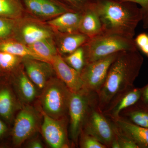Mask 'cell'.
<instances>
[{
  "mask_svg": "<svg viewBox=\"0 0 148 148\" xmlns=\"http://www.w3.org/2000/svg\"><path fill=\"white\" fill-rule=\"evenodd\" d=\"M63 58L68 65L80 73L86 64L82 46L71 54L63 56Z\"/></svg>",
  "mask_w": 148,
  "mask_h": 148,
  "instance_id": "obj_28",
  "label": "cell"
},
{
  "mask_svg": "<svg viewBox=\"0 0 148 148\" xmlns=\"http://www.w3.org/2000/svg\"><path fill=\"white\" fill-rule=\"evenodd\" d=\"M143 61L136 49L123 51L112 63L105 82L96 93L98 107L102 112L117 96L134 87Z\"/></svg>",
  "mask_w": 148,
  "mask_h": 148,
  "instance_id": "obj_1",
  "label": "cell"
},
{
  "mask_svg": "<svg viewBox=\"0 0 148 148\" xmlns=\"http://www.w3.org/2000/svg\"><path fill=\"white\" fill-rule=\"evenodd\" d=\"M10 77L19 101L24 105H29L36 98V86L27 75L23 65L11 73Z\"/></svg>",
  "mask_w": 148,
  "mask_h": 148,
  "instance_id": "obj_12",
  "label": "cell"
},
{
  "mask_svg": "<svg viewBox=\"0 0 148 148\" xmlns=\"http://www.w3.org/2000/svg\"><path fill=\"white\" fill-rule=\"evenodd\" d=\"M5 75L6 74H5L1 70V69H0V78H1V77L4 76H5Z\"/></svg>",
  "mask_w": 148,
  "mask_h": 148,
  "instance_id": "obj_36",
  "label": "cell"
},
{
  "mask_svg": "<svg viewBox=\"0 0 148 148\" xmlns=\"http://www.w3.org/2000/svg\"><path fill=\"white\" fill-rule=\"evenodd\" d=\"M79 32L90 38L95 36L103 32L101 21L98 14L90 6L82 12Z\"/></svg>",
  "mask_w": 148,
  "mask_h": 148,
  "instance_id": "obj_18",
  "label": "cell"
},
{
  "mask_svg": "<svg viewBox=\"0 0 148 148\" xmlns=\"http://www.w3.org/2000/svg\"><path fill=\"white\" fill-rule=\"evenodd\" d=\"M90 38L79 32L73 33L55 32L54 37L56 46L61 56L71 54L88 41Z\"/></svg>",
  "mask_w": 148,
  "mask_h": 148,
  "instance_id": "obj_15",
  "label": "cell"
},
{
  "mask_svg": "<svg viewBox=\"0 0 148 148\" xmlns=\"http://www.w3.org/2000/svg\"><path fill=\"white\" fill-rule=\"evenodd\" d=\"M22 65L30 79L41 90L51 78L56 76L52 64L46 61L23 58Z\"/></svg>",
  "mask_w": 148,
  "mask_h": 148,
  "instance_id": "obj_11",
  "label": "cell"
},
{
  "mask_svg": "<svg viewBox=\"0 0 148 148\" xmlns=\"http://www.w3.org/2000/svg\"><path fill=\"white\" fill-rule=\"evenodd\" d=\"M43 61L51 63L52 59L58 54L54 38L44 39L27 46Z\"/></svg>",
  "mask_w": 148,
  "mask_h": 148,
  "instance_id": "obj_19",
  "label": "cell"
},
{
  "mask_svg": "<svg viewBox=\"0 0 148 148\" xmlns=\"http://www.w3.org/2000/svg\"><path fill=\"white\" fill-rule=\"evenodd\" d=\"M78 144L82 148H107L96 138L83 131L80 134Z\"/></svg>",
  "mask_w": 148,
  "mask_h": 148,
  "instance_id": "obj_29",
  "label": "cell"
},
{
  "mask_svg": "<svg viewBox=\"0 0 148 148\" xmlns=\"http://www.w3.org/2000/svg\"><path fill=\"white\" fill-rule=\"evenodd\" d=\"M69 12H82L95 0H52Z\"/></svg>",
  "mask_w": 148,
  "mask_h": 148,
  "instance_id": "obj_27",
  "label": "cell"
},
{
  "mask_svg": "<svg viewBox=\"0 0 148 148\" xmlns=\"http://www.w3.org/2000/svg\"><path fill=\"white\" fill-rule=\"evenodd\" d=\"M140 100L144 104L148 106V84L143 88V91Z\"/></svg>",
  "mask_w": 148,
  "mask_h": 148,
  "instance_id": "obj_34",
  "label": "cell"
},
{
  "mask_svg": "<svg viewBox=\"0 0 148 148\" xmlns=\"http://www.w3.org/2000/svg\"><path fill=\"white\" fill-rule=\"evenodd\" d=\"M0 51L11 53L21 58H34L43 61L27 45L14 40L0 42Z\"/></svg>",
  "mask_w": 148,
  "mask_h": 148,
  "instance_id": "obj_23",
  "label": "cell"
},
{
  "mask_svg": "<svg viewBox=\"0 0 148 148\" xmlns=\"http://www.w3.org/2000/svg\"><path fill=\"white\" fill-rule=\"evenodd\" d=\"M82 47L85 64L114 53L138 49L133 38L103 32L90 38Z\"/></svg>",
  "mask_w": 148,
  "mask_h": 148,
  "instance_id": "obj_3",
  "label": "cell"
},
{
  "mask_svg": "<svg viewBox=\"0 0 148 148\" xmlns=\"http://www.w3.org/2000/svg\"><path fill=\"white\" fill-rule=\"evenodd\" d=\"M27 147L30 148H44L42 142L38 139H33L28 144Z\"/></svg>",
  "mask_w": 148,
  "mask_h": 148,
  "instance_id": "obj_33",
  "label": "cell"
},
{
  "mask_svg": "<svg viewBox=\"0 0 148 148\" xmlns=\"http://www.w3.org/2000/svg\"><path fill=\"white\" fill-rule=\"evenodd\" d=\"M51 64L53 66L56 76L72 92H77L83 88L80 73L68 65L59 53L53 58Z\"/></svg>",
  "mask_w": 148,
  "mask_h": 148,
  "instance_id": "obj_13",
  "label": "cell"
},
{
  "mask_svg": "<svg viewBox=\"0 0 148 148\" xmlns=\"http://www.w3.org/2000/svg\"><path fill=\"white\" fill-rule=\"evenodd\" d=\"M115 136L119 143L121 148H139L134 142L123 135L111 121Z\"/></svg>",
  "mask_w": 148,
  "mask_h": 148,
  "instance_id": "obj_30",
  "label": "cell"
},
{
  "mask_svg": "<svg viewBox=\"0 0 148 148\" xmlns=\"http://www.w3.org/2000/svg\"><path fill=\"white\" fill-rule=\"evenodd\" d=\"M122 52L86 64L80 72L83 88L97 93L105 82L111 64Z\"/></svg>",
  "mask_w": 148,
  "mask_h": 148,
  "instance_id": "obj_9",
  "label": "cell"
},
{
  "mask_svg": "<svg viewBox=\"0 0 148 148\" xmlns=\"http://www.w3.org/2000/svg\"><path fill=\"white\" fill-rule=\"evenodd\" d=\"M27 16L22 0H0V17L18 19Z\"/></svg>",
  "mask_w": 148,
  "mask_h": 148,
  "instance_id": "obj_21",
  "label": "cell"
},
{
  "mask_svg": "<svg viewBox=\"0 0 148 148\" xmlns=\"http://www.w3.org/2000/svg\"><path fill=\"white\" fill-rule=\"evenodd\" d=\"M89 6L98 14L103 33L133 38L136 28L142 21L141 9L131 2L95 0Z\"/></svg>",
  "mask_w": 148,
  "mask_h": 148,
  "instance_id": "obj_2",
  "label": "cell"
},
{
  "mask_svg": "<svg viewBox=\"0 0 148 148\" xmlns=\"http://www.w3.org/2000/svg\"><path fill=\"white\" fill-rule=\"evenodd\" d=\"M23 58L0 51V69L6 75L14 72L22 64Z\"/></svg>",
  "mask_w": 148,
  "mask_h": 148,
  "instance_id": "obj_24",
  "label": "cell"
},
{
  "mask_svg": "<svg viewBox=\"0 0 148 148\" xmlns=\"http://www.w3.org/2000/svg\"><path fill=\"white\" fill-rule=\"evenodd\" d=\"M15 108V100L11 89L8 86L0 87V116L10 121Z\"/></svg>",
  "mask_w": 148,
  "mask_h": 148,
  "instance_id": "obj_22",
  "label": "cell"
},
{
  "mask_svg": "<svg viewBox=\"0 0 148 148\" xmlns=\"http://www.w3.org/2000/svg\"><path fill=\"white\" fill-rule=\"evenodd\" d=\"M98 102L97 93L82 88L72 92L69 108L71 138L76 145L78 144L80 134L91 107Z\"/></svg>",
  "mask_w": 148,
  "mask_h": 148,
  "instance_id": "obj_5",
  "label": "cell"
},
{
  "mask_svg": "<svg viewBox=\"0 0 148 148\" xmlns=\"http://www.w3.org/2000/svg\"><path fill=\"white\" fill-rule=\"evenodd\" d=\"M40 113L33 106L24 105L17 114L12 131L13 145L19 147L33 136L39 128Z\"/></svg>",
  "mask_w": 148,
  "mask_h": 148,
  "instance_id": "obj_7",
  "label": "cell"
},
{
  "mask_svg": "<svg viewBox=\"0 0 148 148\" xmlns=\"http://www.w3.org/2000/svg\"><path fill=\"white\" fill-rule=\"evenodd\" d=\"M124 1H129L140 5L142 12V21L143 28L148 29V0H121Z\"/></svg>",
  "mask_w": 148,
  "mask_h": 148,
  "instance_id": "obj_31",
  "label": "cell"
},
{
  "mask_svg": "<svg viewBox=\"0 0 148 148\" xmlns=\"http://www.w3.org/2000/svg\"><path fill=\"white\" fill-rule=\"evenodd\" d=\"M135 45L148 57V34L141 33L134 39Z\"/></svg>",
  "mask_w": 148,
  "mask_h": 148,
  "instance_id": "obj_32",
  "label": "cell"
},
{
  "mask_svg": "<svg viewBox=\"0 0 148 148\" xmlns=\"http://www.w3.org/2000/svg\"><path fill=\"white\" fill-rule=\"evenodd\" d=\"M7 129V127L5 123L0 119V138L5 134Z\"/></svg>",
  "mask_w": 148,
  "mask_h": 148,
  "instance_id": "obj_35",
  "label": "cell"
},
{
  "mask_svg": "<svg viewBox=\"0 0 148 148\" xmlns=\"http://www.w3.org/2000/svg\"><path fill=\"white\" fill-rule=\"evenodd\" d=\"M82 14V12H69L46 22L55 32L67 34L79 32Z\"/></svg>",
  "mask_w": 148,
  "mask_h": 148,
  "instance_id": "obj_17",
  "label": "cell"
},
{
  "mask_svg": "<svg viewBox=\"0 0 148 148\" xmlns=\"http://www.w3.org/2000/svg\"><path fill=\"white\" fill-rule=\"evenodd\" d=\"M137 104L122 111L120 116L139 126L148 128V106L143 103L142 105Z\"/></svg>",
  "mask_w": 148,
  "mask_h": 148,
  "instance_id": "obj_20",
  "label": "cell"
},
{
  "mask_svg": "<svg viewBox=\"0 0 148 148\" xmlns=\"http://www.w3.org/2000/svg\"><path fill=\"white\" fill-rule=\"evenodd\" d=\"M110 120L123 135L134 142L139 148H148V128L137 125L121 116Z\"/></svg>",
  "mask_w": 148,
  "mask_h": 148,
  "instance_id": "obj_16",
  "label": "cell"
},
{
  "mask_svg": "<svg viewBox=\"0 0 148 148\" xmlns=\"http://www.w3.org/2000/svg\"><path fill=\"white\" fill-rule=\"evenodd\" d=\"M41 10L43 19L45 21L69 12L52 0H41Z\"/></svg>",
  "mask_w": 148,
  "mask_h": 148,
  "instance_id": "obj_25",
  "label": "cell"
},
{
  "mask_svg": "<svg viewBox=\"0 0 148 148\" xmlns=\"http://www.w3.org/2000/svg\"><path fill=\"white\" fill-rule=\"evenodd\" d=\"M19 19L0 17V42L14 40Z\"/></svg>",
  "mask_w": 148,
  "mask_h": 148,
  "instance_id": "obj_26",
  "label": "cell"
},
{
  "mask_svg": "<svg viewBox=\"0 0 148 148\" xmlns=\"http://www.w3.org/2000/svg\"><path fill=\"white\" fill-rule=\"evenodd\" d=\"M82 131L93 136L107 148H110L115 137L112 123L99 109L98 102L89 110Z\"/></svg>",
  "mask_w": 148,
  "mask_h": 148,
  "instance_id": "obj_6",
  "label": "cell"
},
{
  "mask_svg": "<svg viewBox=\"0 0 148 148\" xmlns=\"http://www.w3.org/2000/svg\"><path fill=\"white\" fill-rule=\"evenodd\" d=\"M143 88L134 87L122 92L117 96L103 112L110 119H114L120 117L122 111L134 106L141 99Z\"/></svg>",
  "mask_w": 148,
  "mask_h": 148,
  "instance_id": "obj_14",
  "label": "cell"
},
{
  "mask_svg": "<svg viewBox=\"0 0 148 148\" xmlns=\"http://www.w3.org/2000/svg\"><path fill=\"white\" fill-rule=\"evenodd\" d=\"M55 34L46 21L27 16L18 20L14 40L28 46L44 39L54 38Z\"/></svg>",
  "mask_w": 148,
  "mask_h": 148,
  "instance_id": "obj_8",
  "label": "cell"
},
{
  "mask_svg": "<svg viewBox=\"0 0 148 148\" xmlns=\"http://www.w3.org/2000/svg\"><path fill=\"white\" fill-rule=\"evenodd\" d=\"M72 93L56 76L52 77L42 89L39 98L41 111L54 119L67 117Z\"/></svg>",
  "mask_w": 148,
  "mask_h": 148,
  "instance_id": "obj_4",
  "label": "cell"
},
{
  "mask_svg": "<svg viewBox=\"0 0 148 148\" xmlns=\"http://www.w3.org/2000/svg\"><path fill=\"white\" fill-rule=\"evenodd\" d=\"M43 117L41 131L49 146L53 148H67L70 147L68 137L67 117L54 119L41 111Z\"/></svg>",
  "mask_w": 148,
  "mask_h": 148,
  "instance_id": "obj_10",
  "label": "cell"
}]
</instances>
